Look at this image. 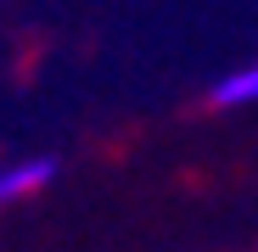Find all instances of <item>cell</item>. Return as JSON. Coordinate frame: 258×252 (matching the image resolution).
Masks as SVG:
<instances>
[{
    "mask_svg": "<svg viewBox=\"0 0 258 252\" xmlns=\"http://www.w3.org/2000/svg\"><path fill=\"white\" fill-rule=\"evenodd\" d=\"M51 180H56V162L51 157H17V162H6V168H0V207L45 191Z\"/></svg>",
    "mask_w": 258,
    "mask_h": 252,
    "instance_id": "6da1fadb",
    "label": "cell"
},
{
    "mask_svg": "<svg viewBox=\"0 0 258 252\" xmlns=\"http://www.w3.org/2000/svg\"><path fill=\"white\" fill-rule=\"evenodd\" d=\"M213 101L219 107H252L258 101V62L241 67V73H225L219 84H213Z\"/></svg>",
    "mask_w": 258,
    "mask_h": 252,
    "instance_id": "7a4b0ae2",
    "label": "cell"
}]
</instances>
